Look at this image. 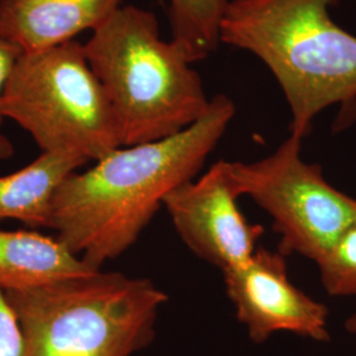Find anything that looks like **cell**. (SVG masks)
Returning a JSON list of instances; mask_svg holds the SVG:
<instances>
[{"instance_id":"obj_13","label":"cell","mask_w":356,"mask_h":356,"mask_svg":"<svg viewBox=\"0 0 356 356\" xmlns=\"http://www.w3.org/2000/svg\"><path fill=\"white\" fill-rule=\"evenodd\" d=\"M321 282L332 297H356V220L317 263Z\"/></svg>"},{"instance_id":"obj_4","label":"cell","mask_w":356,"mask_h":356,"mask_svg":"<svg viewBox=\"0 0 356 356\" xmlns=\"http://www.w3.org/2000/svg\"><path fill=\"white\" fill-rule=\"evenodd\" d=\"M23 335L22 356H132L152 343L168 294L147 277L97 270L6 292Z\"/></svg>"},{"instance_id":"obj_11","label":"cell","mask_w":356,"mask_h":356,"mask_svg":"<svg viewBox=\"0 0 356 356\" xmlns=\"http://www.w3.org/2000/svg\"><path fill=\"white\" fill-rule=\"evenodd\" d=\"M88 163L73 153L41 152L31 164L0 176V222L15 219L31 229H49L60 185Z\"/></svg>"},{"instance_id":"obj_6","label":"cell","mask_w":356,"mask_h":356,"mask_svg":"<svg viewBox=\"0 0 356 356\" xmlns=\"http://www.w3.org/2000/svg\"><path fill=\"white\" fill-rule=\"evenodd\" d=\"M301 143L291 135L264 159L229 161V172L241 197H250L272 218L281 254L317 264L355 222L356 200L330 185L321 166L306 163Z\"/></svg>"},{"instance_id":"obj_3","label":"cell","mask_w":356,"mask_h":356,"mask_svg":"<svg viewBox=\"0 0 356 356\" xmlns=\"http://www.w3.org/2000/svg\"><path fill=\"white\" fill-rule=\"evenodd\" d=\"M83 47L114 110L122 147L173 136L209 110L201 76L173 40L161 38L152 11L120 7Z\"/></svg>"},{"instance_id":"obj_5","label":"cell","mask_w":356,"mask_h":356,"mask_svg":"<svg viewBox=\"0 0 356 356\" xmlns=\"http://www.w3.org/2000/svg\"><path fill=\"white\" fill-rule=\"evenodd\" d=\"M4 119L26 131L41 152L97 161L122 147L110 99L76 40L22 53L0 101Z\"/></svg>"},{"instance_id":"obj_2","label":"cell","mask_w":356,"mask_h":356,"mask_svg":"<svg viewBox=\"0 0 356 356\" xmlns=\"http://www.w3.org/2000/svg\"><path fill=\"white\" fill-rule=\"evenodd\" d=\"M339 0H229L219 41L254 54L289 104L291 135L304 139L314 118L356 101V36L330 10Z\"/></svg>"},{"instance_id":"obj_12","label":"cell","mask_w":356,"mask_h":356,"mask_svg":"<svg viewBox=\"0 0 356 356\" xmlns=\"http://www.w3.org/2000/svg\"><path fill=\"white\" fill-rule=\"evenodd\" d=\"M229 0H169L172 40L191 64L207 58L219 45V26Z\"/></svg>"},{"instance_id":"obj_7","label":"cell","mask_w":356,"mask_h":356,"mask_svg":"<svg viewBox=\"0 0 356 356\" xmlns=\"http://www.w3.org/2000/svg\"><path fill=\"white\" fill-rule=\"evenodd\" d=\"M239 198L229 161L220 160L164 200L181 241L193 254L222 272L245 263L264 234L263 226L243 216Z\"/></svg>"},{"instance_id":"obj_9","label":"cell","mask_w":356,"mask_h":356,"mask_svg":"<svg viewBox=\"0 0 356 356\" xmlns=\"http://www.w3.org/2000/svg\"><path fill=\"white\" fill-rule=\"evenodd\" d=\"M122 0H0V36L23 53L42 51L95 31Z\"/></svg>"},{"instance_id":"obj_16","label":"cell","mask_w":356,"mask_h":356,"mask_svg":"<svg viewBox=\"0 0 356 356\" xmlns=\"http://www.w3.org/2000/svg\"><path fill=\"white\" fill-rule=\"evenodd\" d=\"M344 326H346V330L348 331V332L356 334V313L347 318Z\"/></svg>"},{"instance_id":"obj_14","label":"cell","mask_w":356,"mask_h":356,"mask_svg":"<svg viewBox=\"0 0 356 356\" xmlns=\"http://www.w3.org/2000/svg\"><path fill=\"white\" fill-rule=\"evenodd\" d=\"M23 355V335L6 291L0 288V356Z\"/></svg>"},{"instance_id":"obj_10","label":"cell","mask_w":356,"mask_h":356,"mask_svg":"<svg viewBox=\"0 0 356 356\" xmlns=\"http://www.w3.org/2000/svg\"><path fill=\"white\" fill-rule=\"evenodd\" d=\"M88 266L57 236L0 229V288L23 291L88 276Z\"/></svg>"},{"instance_id":"obj_15","label":"cell","mask_w":356,"mask_h":356,"mask_svg":"<svg viewBox=\"0 0 356 356\" xmlns=\"http://www.w3.org/2000/svg\"><path fill=\"white\" fill-rule=\"evenodd\" d=\"M23 51L7 38L0 36V101L6 83L13 73V67ZM3 115L0 111V161H7L15 154V145L10 138L3 132Z\"/></svg>"},{"instance_id":"obj_8","label":"cell","mask_w":356,"mask_h":356,"mask_svg":"<svg viewBox=\"0 0 356 356\" xmlns=\"http://www.w3.org/2000/svg\"><path fill=\"white\" fill-rule=\"evenodd\" d=\"M285 257L280 251L259 247L242 266L222 272L236 318L254 343L280 331L330 341L327 306L293 284Z\"/></svg>"},{"instance_id":"obj_1","label":"cell","mask_w":356,"mask_h":356,"mask_svg":"<svg viewBox=\"0 0 356 356\" xmlns=\"http://www.w3.org/2000/svg\"><path fill=\"white\" fill-rule=\"evenodd\" d=\"M235 116L225 94L191 127L161 140L120 147L65 178L49 229L88 266L101 270L138 242L164 200L197 177Z\"/></svg>"}]
</instances>
